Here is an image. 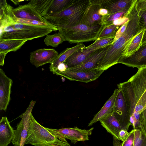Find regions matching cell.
I'll use <instances>...</instances> for the list:
<instances>
[{"label":"cell","instance_id":"6da1fadb","mask_svg":"<svg viewBox=\"0 0 146 146\" xmlns=\"http://www.w3.org/2000/svg\"><path fill=\"white\" fill-rule=\"evenodd\" d=\"M122 92L130 114V121L135 129H142L141 113L146 108V66L138 69L127 81L117 84Z\"/></svg>","mask_w":146,"mask_h":146},{"label":"cell","instance_id":"7a4b0ae2","mask_svg":"<svg viewBox=\"0 0 146 146\" xmlns=\"http://www.w3.org/2000/svg\"><path fill=\"white\" fill-rule=\"evenodd\" d=\"M0 39L31 40L46 35L54 30L47 27L13 22L0 27Z\"/></svg>","mask_w":146,"mask_h":146},{"label":"cell","instance_id":"3957f363","mask_svg":"<svg viewBox=\"0 0 146 146\" xmlns=\"http://www.w3.org/2000/svg\"><path fill=\"white\" fill-rule=\"evenodd\" d=\"M34 146H70L66 139L56 136L35 120L30 114L29 129L25 145Z\"/></svg>","mask_w":146,"mask_h":146},{"label":"cell","instance_id":"277c9868","mask_svg":"<svg viewBox=\"0 0 146 146\" xmlns=\"http://www.w3.org/2000/svg\"><path fill=\"white\" fill-rule=\"evenodd\" d=\"M90 4V0H72L62 11L45 17L56 27L74 26L80 23L83 15Z\"/></svg>","mask_w":146,"mask_h":146},{"label":"cell","instance_id":"5b68a950","mask_svg":"<svg viewBox=\"0 0 146 146\" xmlns=\"http://www.w3.org/2000/svg\"><path fill=\"white\" fill-rule=\"evenodd\" d=\"M104 26L98 24L88 27L80 24L74 26L56 27L64 37L66 41L72 43H80L95 40Z\"/></svg>","mask_w":146,"mask_h":146},{"label":"cell","instance_id":"8992f818","mask_svg":"<svg viewBox=\"0 0 146 146\" xmlns=\"http://www.w3.org/2000/svg\"><path fill=\"white\" fill-rule=\"evenodd\" d=\"M46 129L55 136L68 139L72 143L75 144L78 141L88 140V136L92 134L94 127L88 130L81 129L76 126L73 128H65L59 129L48 128Z\"/></svg>","mask_w":146,"mask_h":146},{"label":"cell","instance_id":"52a82bcc","mask_svg":"<svg viewBox=\"0 0 146 146\" xmlns=\"http://www.w3.org/2000/svg\"><path fill=\"white\" fill-rule=\"evenodd\" d=\"M118 89L119 91L115 102L113 114L119 122L122 129L128 131L131 125L130 114L122 92L121 89Z\"/></svg>","mask_w":146,"mask_h":146},{"label":"cell","instance_id":"ba28073f","mask_svg":"<svg viewBox=\"0 0 146 146\" xmlns=\"http://www.w3.org/2000/svg\"><path fill=\"white\" fill-rule=\"evenodd\" d=\"M36 102V101L32 100L25 111L20 116L21 119L17 124L15 130L12 142L13 145L24 146L29 127L30 115Z\"/></svg>","mask_w":146,"mask_h":146},{"label":"cell","instance_id":"9c48e42d","mask_svg":"<svg viewBox=\"0 0 146 146\" xmlns=\"http://www.w3.org/2000/svg\"><path fill=\"white\" fill-rule=\"evenodd\" d=\"M108 47L96 50L80 64L72 68H67L66 70L77 72L85 71L96 69L105 55Z\"/></svg>","mask_w":146,"mask_h":146},{"label":"cell","instance_id":"30bf717a","mask_svg":"<svg viewBox=\"0 0 146 146\" xmlns=\"http://www.w3.org/2000/svg\"><path fill=\"white\" fill-rule=\"evenodd\" d=\"M58 54L54 49H40L31 52L30 61L37 68L48 63H51Z\"/></svg>","mask_w":146,"mask_h":146},{"label":"cell","instance_id":"8fae6325","mask_svg":"<svg viewBox=\"0 0 146 146\" xmlns=\"http://www.w3.org/2000/svg\"><path fill=\"white\" fill-rule=\"evenodd\" d=\"M104 71L95 69L85 71H72L66 70L59 74L70 80L76 81L87 83L98 78Z\"/></svg>","mask_w":146,"mask_h":146},{"label":"cell","instance_id":"7c38bea8","mask_svg":"<svg viewBox=\"0 0 146 146\" xmlns=\"http://www.w3.org/2000/svg\"><path fill=\"white\" fill-rule=\"evenodd\" d=\"M137 0H95L100 8L107 9L108 14L116 13L128 11L132 8Z\"/></svg>","mask_w":146,"mask_h":146},{"label":"cell","instance_id":"4fadbf2b","mask_svg":"<svg viewBox=\"0 0 146 146\" xmlns=\"http://www.w3.org/2000/svg\"><path fill=\"white\" fill-rule=\"evenodd\" d=\"M13 81L0 69V110L6 111L10 101Z\"/></svg>","mask_w":146,"mask_h":146},{"label":"cell","instance_id":"5bb4252c","mask_svg":"<svg viewBox=\"0 0 146 146\" xmlns=\"http://www.w3.org/2000/svg\"><path fill=\"white\" fill-rule=\"evenodd\" d=\"M100 8L94 0H90V4L83 15L80 24L88 27L100 24L102 16L98 14V11Z\"/></svg>","mask_w":146,"mask_h":146},{"label":"cell","instance_id":"9a60e30c","mask_svg":"<svg viewBox=\"0 0 146 146\" xmlns=\"http://www.w3.org/2000/svg\"><path fill=\"white\" fill-rule=\"evenodd\" d=\"M118 63L138 69L146 66V43L131 56L121 59Z\"/></svg>","mask_w":146,"mask_h":146},{"label":"cell","instance_id":"2e32d148","mask_svg":"<svg viewBox=\"0 0 146 146\" xmlns=\"http://www.w3.org/2000/svg\"><path fill=\"white\" fill-rule=\"evenodd\" d=\"M13 12L17 18L35 20L46 23H50L28 3L19 5L13 9Z\"/></svg>","mask_w":146,"mask_h":146},{"label":"cell","instance_id":"e0dca14e","mask_svg":"<svg viewBox=\"0 0 146 146\" xmlns=\"http://www.w3.org/2000/svg\"><path fill=\"white\" fill-rule=\"evenodd\" d=\"M15 132L7 117H2L0 122V146H8L12 142Z\"/></svg>","mask_w":146,"mask_h":146},{"label":"cell","instance_id":"ac0fdd59","mask_svg":"<svg viewBox=\"0 0 146 146\" xmlns=\"http://www.w3.org/2000/svg\"><path fill=\"white\" fill-rule=\"evenodd\" d=\"M118 91V88L114 90L110 97L89 123L88 126H91L97 121H100L109 115L113 113L115 102Z\"/></svg>","mask_w":146,"mask_h":146},{"label":"cell","instance_id":"d6986e66","mask_svg":"<svg viewBox=\"0 0 146 146\" xmlns=\"http://www.w3.org/2000/svg\"><path fill=\"white\" fill-rule=\"evenodd\" d=\"M96 50L86 48L85 47L75 52L64 63L66 65L67 69L74 67L82 63Z\"/></svg>","mask_w":146,"mask_h":146},{"label":"cell","instance_id":"ffe728a7","mask_svg":"<svg viewBox=\"0 0 146 146\" xmlns=\"http://www.w3.org/2000/svg\"><path fill=\"white\" fill-rule=\"evenodd\" d=\"M100 121L101 125L108 132L118 140L119 133L122 129L113 113L109 115Z\"/></svg>","mask_w":146,"mask_h":146},{"label":"cell","instance_id":"44dd1931","mask_svg":"<svg viewBox=\"0 0 146 146\" xmlns=\"http://www.w3.org/2000/svg\"><path fill=\"white\" fill-rule=\"evenodd\" d=\"M85 47L83 43H78L76 46L68 48L62 52L50 63L49 67L50 71L53 73L59 64L63 63L75 52Z\"/></svg>","mask_w":146,"mask_h":146},{"label":"cell","instance_id":"7402d4cb","mask_svg":"<svg viewBox=\"0 0 146 146\" xmlns=\"http://www.w3.org/2000/svg\"><path fill=\"white\" fill-rule=\"evenodd\" d=\"M144 32V30L141 31L125 48L121 59L129 57L138 50L142 45Z\"/></svg>","mask_w":146,"mask_h":146},{"label":"cell","instance_id":"603a6c76","mask_svg":"<svg viewBox=\"0 0 146 146\" xmlns=\"http://www.w3.org/2000/svg\"><path fill=\"white\" fill-rule=\"evenodd\" d=\"M27 41L25 40L0 39V52L16 51L20 49Z\"/></svg>","mask_w":146,"mask_h":146},{"label":"cell","instance_id":"cb8c5ba5","mask_svg":"<svg viewBox=\"0 0 146 146\" xmlns=\"http://www.w3.org/2000/svg\"><path fill=\"white\" fill-rule=\"evenodd\" d=\"M72 1V0H52L44 17L62 11L68 7Z\"/></svg>","mask_w":146,"mask_h":146},{"label":"cell","instance_id":"d4e9b609","mask_svg":"<svg viewBox=\"0 0 146 146\" xmlns=\"http://www.w3.org/2000/svg\"><path fill=\"white\" fill-rule=\"evenodd\" d=\"M52 0H32L29 4L31 5L41 16L44 17Z\"/></svg>","mask_w":146,"mask_h":146},{"label":"cell","instance_id":"484cf974","mask_svg":"<svg viewBox=\"0 0 146 146\" xmlns=\"http://www.w3.org/2000/svg\"><path fill=\"white\" fill-rule=\"evenodd\" d=\"M65 41L66 39L59 32L52 35H47L44 40L46 45L54 47H57Z\"/></svg>","mask_w":146,"mask_h":146},{"label":"cell","instance_id":"4316f807","mask_svg":"<svg viewBox=\"0 0 146 146\" xmlns=\"http://www.w3.org/2000/svg\"><path fill=\"white\" fill-rule=\"evenodd\" d=\"M115 37V36H114L97 39L92 44L85 47L86 48L97 50L108 46L112 44Z\"/></svg>","mask_w":146,"mask_h":146},{"label":"cell","instance_id":"83f0119b","mask_svg":"<svg viewBox=\"0 0 146 146\" xmlns=\"http://www.w3.org/2000/svg\"><path fill=\"white\" fill-rule=\"evenodd\" d=\"M119 28V26L115 25L113 24L104 25L97 39L115 36Z\"/></svg>","mask_w":146,"mask_h":146},{"label":"cell","instance_id":"f1b7e54d","mask_svg":"<svg viewBox=\"0 0 146 146\" xmlns=\"http://www.w3.org/2000/svg\"><path fill=\"white\" fill-rule=\"evenodd\" d=\"M128 11L118 12L102 17L100 25L104 26L112 24L113 21L124 17Z\"/></svg>","mask_w":146,"mask_h":146},{"label":"cell","instance_id":"f546056e","mask_svg":"<svg viewBox=\"0 0 146 146\" xmlns=\"http://www.w3.org/2000/svg\"><path fill=\"white\" fill-rule=\"evenodd\" d=\"M134 130L133 146H146V133L139 128Z\"/></svg>","mask_w":146,"mask_h":146},{"label":"cell","instance_id":"4dcf8cb0","mask_svg":"<svg viewBox=\"0 0 146 146\" xmlns=\"http://www.w3.org/2000/svg\"><path fill=\"white\" fill-rule=\"evenodd\" d=\"M17 23L35 26L47 27L56 30H58V28L54 25L50 23H46L35 20L21 19L17 18Z\"/></svg>","mask_w":146,"mask_h":146},{"label":"cell","instance_id":"1f68e13d","mask_svg":"<svg viewBox=\"0 0 146 146\" xmlns=\"http://www.w3.org/2000/svg\"><path fill=\"white\" fill-rule=\"evenodd\" d=\"M138 12V24L140 30H146V10H142Z\"/></svg>","mask_w":146,"mask_h":146},{"label":"cell","instance_id":"d6a6232c","mask_svg":"<svg viewBox=\"0 0 146 146\" xmlns=\"http://www.w3.org/2000/svg\"><path fill=\"white\" fill-rule=\"evenodd\" d=\"M135 130L133 129L129 132L126 139L121 143V146H133Z\"/></svg>","mask_w":146,"mask_h":146},{"label":"cell","instance_id":"836d02e7","mask_svg":"<svg viewBox=\"0 0 146 146\" xmlns=\"http://www.w3.org/2000/svg\"><path fill=\"white\" fill-rule=\"evenodd\" d=\"M128 22L129 20L121 25L117 30L112 44L116 41L124 34L127 29Z\"/></svg>","mask_w":146,"mask_h":146},{"label":"cell","instance_id":"e575fe53","mask_svg":"<svg viewBox=\"0 0 146 146\" xmlns=\"http://www.w3.org/2000/svg\"><path fill=\"white\" fill-rule=\"evenodd\" d=\"M140 119L142 130L146 133V108L141 113Z\"/></svg>","mask_w":146,"mask_h":146},{"label":"cell","instance_id":"d590c367","mask_svg":"<svg viewBox=\"0 0 146 146\" xmlns=\"http://www.w3.org/2000/svg\"><path fill=\"white\" fill-rule=\"evenodd\" d=\"M136 8L138 12L142 10H146V0H137Z\"/></svg>","mask_w":146,"mask_h":146},{"label":"cell","instance_id":"8d00e7d4","mask_svg":"<svg viewBox=\"0 0 146 146\" xmlns=\"http://www.w3.org/2000/svg\"><path fill=\"white\" fill-rule=\"evenodd\" d=\"M128 20L129 19L126 15L124 17L113 21L112 24L116 26H121Z\"/></svg>","mask_w":146,"mask_h":146},{"label":"cell","instance_id":"74e56055","mask_svg":"<svg viewBox=\"0 0 146 146\" xmlns=\"http://www.w3.org/2000/svg\"><path fill=\"white\" fill-rule=\"evenodd\" d=\"M129 133V132H128L127 130L122 129L119 133L118 140L123 141L127 137Z\"/></svg>","mask_w":146,"mask_h":146},{"label":"cell","instance_id":"f35d334b","mask_svg":"<svg viewBox=\"0 0 146 146\" xmlns=\"http://www.w3.org/2000/svg\"><path fill=\"white\" fill-rule=\"evenodd\" d=\"M8 53L7 52H0V65L3 66L4 64V60L7 54Z\"/></svg>","mask_w":146,"mask_h":146},{"label":"cell","instance_id":"ab89813d","mask_svg":"<svg viewBox=\"0 0 146 146\" xmlns=\"http://www.w3.org/2000/svg\"><path fill=\"white\" fill-rule=\"evenodd\" d=\"M98 13L102 17L107 15L109 14L108 10L103 8H100L98 10Z\"/></svg>","mask_w":146,"mask_h":146},{"label":"cell","instance_id":"60d3db41","mask_svg":"<svg viewBox=\"0 0 146 146\" xmlns=\"http://www.w3.org/2000/svg\"><path fill=\"white\" fill-rule=\"evenodd\" d=\"M121 143L114 137H113V146H121Z\"/></svg>","mask_w":146,"mask_h":146},{"label":"cell","instance_id":"b9f144b4","mask_svg":"<svg viewBox=\"0 0 146 146\" xmlns=\"http://www.w3.org/2000/svg\"><path fill=\"white\" fill-rule=\"evenodd\" d=\"M146 43V30H144L143 36L141 45Z\"/></svg>","mask_w":146,"mask_h":146},{"label":"cell","instance_id":"7bdbcfd3","mask_svg":"<svg viewBox=\"0 0 146 146\" xmlns=\"http://www.w3.org/2000/svg\"><path fill=\"white\" fill-rule=\"evenodd\" d=\"M11 1H12L15 5H19V3L20 2H22L24 1V0H11Z\"/></svg>","mask_w":146,"mask_h":146},{"label":"cell","instance_id":"ee69618b","mask_svg":"<svg viewBox=\"0 0 146 146\" xmlns=\"http://www.w3.org/2000/svg\"><path fill=\"white\" fill-rule=\"evenodd\" d=\"M14 146H20L19 145H14Z\"/></svg>","mask_w":146,"mask_h":146}]
</instances>
